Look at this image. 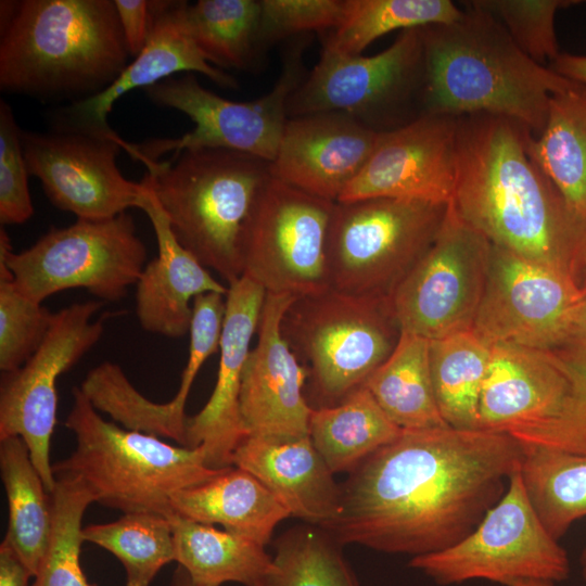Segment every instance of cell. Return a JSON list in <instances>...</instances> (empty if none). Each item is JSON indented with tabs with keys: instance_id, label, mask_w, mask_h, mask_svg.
I'll return each mask as SVG.
<instances>
[{
	"instance_id": "1",
	"label": "cell",
	"mask_w": 586,
	"mask_h": 586,
	"mask_svg": "<svg viewBox=\"0 0 586 586\" xmlns=\"http://www.w3.org/2000/svg\"><path fill=\"white\" fill-rule=\"evenodd\" d=\"M522 444L507 433L451 426L404 431L348 473L336 518L341 544L411 558L466 537L505 494Z\"/></svg>"
},
{
	"instance_id": "2",
	"label": "cell",
	"mask_w": 586,
	"mask_h": 586,
	"mask_svg": "<svg viewBox=\"0 0 586 586\" xmlns=\"http://www.w3.org/2000/svg\"><path fill=\"white\" fill-rule=\"evenodd\" d=\"M528 133L505 117L459 116L450 203L491 244L565 270L577 280L586 224L528 155Z\"/></svg>"
},
{
	"instance_id": "3",
	"label": "cell",
	"mask_w": 586,
	"mask_h": 586,
	"mask_svg": "<svg viewBox=\"0 0 586 586\" xmlns=\"http://www.w3.org/2000/svg\"><path fill=\"white\" fill-rule=\"evenodd\" d=\"M466 3L457 20L420 28L422 114L494 115L538 136L551 95L581 85L528 58L495 16Z\"/></svg>"
},
{
	"instance_id": "4",
	"label": "cell",
	"mask_w": 586,
	"mask_h": 586,
	"mask_svg": "<svg viewBox=\"0 0 586 586\" xmlns=\"http://www.w3.org/2000/svg\"><path fill=\"white\" fill-rule=\"evenodd\" d=\"M0 88L40 99L92 97L128 65L114 0L1 1Z\"/></svg>"
},
{
	"instance_id": "5",
	"label": "cell",
	"mask_w": 586,
	"mask_h": 586,
	"mask_svg": "<svg viewBox=\"0 0 586 586\" xmlns=\"http://www.w3.org/2000/svg\"><path fill=\"white\" fill-rule=\"evenodd\" d=\"M142 179L178 242L228 285L243 276V241L270 163L227 149L183 150L166 161L143 160Z\"/></svg>"
},
{
	"instance_id": "6",
	"label": "cell",
	"mask_w": 586,
	"mask_h": 586,
	"mask_svg": "<svg viewBox=\"0 0 586 586\" xmlns=\"http://www.w3.org/2000/svg\"><path fill=\"white\" fill-rule=\"evenodd\" d=\"M64 425L76 437L69 457L52 464L54 475L79 477L94 502L124 513H174L177 492L212 480L226 468L212 469L201 447L174 446L160 437L104 420L79 386Z\"/></svg>"
},
{
	"instance_id": "7",
	"label": "cell",
	"mask_w": 586,
	"mask_h": 586,
	"mask_svg": "<svg viewBox=\"0 0 586 586\" xmlns=\"http://www.w3.org/2000/svg\"><path fill=\"white\" fill-rule=\"evenodd\" d=\"M280 330L306 370L304 393L311 409L335 406L364 386L402 333L390 298L332 289L295 297Z\"/></svg>"
},
{
	"instance_id": "8",
	"label": "cell",
	"mask_w": 586,
	"mask_h": 586,
	"mask_svg": "<svg viewBox=\"0 0 586 586\" xmlns=\"http://www.w3.org/2000/svg\"><path fill=\"white\" fill-rule=\"evenodd\" d=\"M447 205L393 198L335 202L324 247L329 289L390 298L434 241Z\"/></svg>"
},
{
	"instance_id": "9",
	"label": "cell",
	"mask_w": 586,
	"mask_h": 586,
	"mask_svg": "<svg viewBox=\"0 0 586 586\" xmlns=\"http://www.w3.org/2000/svg\"><path fill=\"white\" fill-rule=\"evenodd\" d=\"M146 247L132 217L77 219L49 230L30 247L15 253L5 230L0 231V262L17 288L42 303L68 289L82 288L105 302H118L137 283L146 262Z\"/></svg>"
},
{
	"instance_id": "10",
	"label": "cell",
	"mask_w": 586,
	"mask_h": 586,
	"mask_svg": "<svg viewBox=\"0 0 586 586\" xmlns=\"http://www.w3.org/2000/svg\"><path fill=\"white\" fill-rule=\"evenodd\" d=\"M305 46L304 40H298L289 50L276 85L251 101L219 97L201 86L192 73L148 87L151 101L182 112L194 123V128L179 138L131 143L130 156L139 162L160 161L166 153L175 155L183 150L227 149L271 163L289 119V100L306 76Z\"/></svg>"
},
{
	"instance_id": "11",
	"label": "cell",
	"mask_w": 586,
	"mask_h": 586,
	"mask_svg": "<svg viewBox=\"0 0 586 586\" xmlns=\"http://www.w3.org/2000/svg\"><path fill=\"white\" fill-rule=\"evenodd\" d=\"M408 565L440 585L485 579L507 585L518 579L553 583L570 575V561L536 514L515 471L502 497L455 545L410 559Z\"/></svg>"
},
{
	"instance_id": "12",
	"label": "cell",
	"mask_w": 586,
	"mask_h": 586,
	"mask_svg": "<svg viewBox=\"0 0 586 586\" xmlns=\"http://www.w3.org/2000/svg\"><path fill=\"white\" fill-rule=\"evenodd\" d=\"M424 50L420 28L399 33L383 51L365 56L323 50L288 103L290 117L336 112L377 131L408 123L403 113L415 100L422 106Z\"/></svg>"
},
{
	"instance_id": "13",
	"label": "cell",
	"mask_w": 586,
	"mask_h": 586,
	"mask_svg": "<svg viewBox=\"0 0 586 586\" xmlns=\"http://www.w3.org/2000/svg\"><path fill=\"white\" fill-rule=\"evenodd\" d=\"M489 247L449 202L434 241L390 297L400 331L433 341L471 329Z\"/></svg>"
},
{
	"instance_id": "14",
	"label": "cell",
	"mask_w": 586,
	"mask_h": 586,
	"mask_svg": "<svg viewBox=\"0 0 586 586\" xmlns=\"http://www.w3.org/2000/svg\"><path fill=\"white\" fill-rule=\"evenodd\" d=\"M334 203L271 178L246 228L243 276L271 294L298 297L329 289L324 247Z\"/></svg>"
},
{
	"instance_id": "15",
	"label": "cell",
	"mask_w": 586,
	"mask_h": 586,
	"mask_svg": "<svg viewBox=\"0 0 586 586\" xmlns=\"http://www.w3.org/2000/svg\"><path fill=\"white\" fill-rule=\"evenodd\" d=\"M102 303H74L54 313L51 328L37 352L18 369L2 372L0 440L20 436L51 495L55 475L50 463L56 424L58 378L76 365L102 337L110 314L92 320Z\"/></svg>"
},
{
	"instance_id": "16",
	"label": "cell",
	"mask_w": 586,
	"mask_h": 586,
	"mask_svg": "<svg viewBox=\"0 0 586 586\" xmlns=\"http://www.w3.org/2000/svg\"><path fill=\"white\" fill-rule=\"evenodd\" d=\"M579 297L572 273L491 244L472 329L491 345L553 351L569 334Z\"/></svg>"
},
{
	"instance_id": "17",
	"label": "cell",
	"mask_w": 586,
	"mask_h": 586,
	"mask_svg": "<svg viewBox=\"0 0 586 586\" xmlns=\"http://www.w3.org/2000/svg\"><path fill=\"white\" fill-rule=\"evenodd\" d=\"M29 175L37 177L50 202L77 219L113 218L141 206L149 193L141 180L126 179L116 157L129 142L86 131H21Z\"/></svg>"
},
{
	"instance_id": "18",
	"label": "cell",
	"mask_w": 586,
	"mask_h": 586,
	"mask_svg": "<svg viewBox=\"0 0 586 586\" xmlns=\"http://www.w3.org/2000/svg\"><path fill=\"white\" fill-rule=\"evenodd\" d=\"M458 117L422 114L384 131L337 202L372 198L447 205L454 194Z\"/></svg>"
},
{
	"instance_id": "19",
	"label": "cell",
	"mask_w": 586,
	"mask_h": 586,
	"mask_svg": "<svg viewBox=\"0 0 586 586\" xmlns=\"http://www.w3.org/2000/svg\"><path fill=\"white\" fill-rule=\"evenodd\" d=\"M295 297L267 293L257 324V343L244 364L240 410L250 437L288 443L308 435L311 408L305 397L307 373L282 337V317Z\"/></svg>"
},
{
	"instance_id": "20",
	"label": "cell",
	"mask_w": 586,
	"mask_h": 586,
	"mask_svg": "<svg viewBox=\"0 0 586 586\" xmlns=\"http://www.w3.org/2000/svg\"><path fill=\"white\" fill-rule=\"evenodd\" d=\"M226 295L206 293L192 303L187 365L175 396L166 403H155L143 396L123 369L112 361L92 368L80 390L98 410L111 416L125 429L169 438L184 446L186 404L192 384L207 358L219 348L226 313Z\"/></svg>"
},
{
	"instance_id": "21",
	"label": "cell",
	"mask_w": 586,
	"mask_h": 586,
	"mask_svg": "<svg viewBox=\"0 0 586 586\" xmlns=\"http://www.w3.org/2000/svg\"><path fill=\"white\" fill-rule=\"evenodd\" d=\"M266 294L244 276L228 285L216 383L204 407L188 417L183 446L201 447L212 469L232 467L235 449L249 436L240 410L241 381Z\"/></svg>"
},
{
	"instance_id": "22",
	"label": "cell",
	"mask_w": 586,
	"mask_h": 586,
	"mask_svg": "<svg viewBox=\"0 0 586 586\" xmlns=\"http://www.w3.org/2000/svg\"><path fill=\"white\" fill-rule=\"evenodd\" d=\"M381 135L343 113L290 117L270 163L271 177L310 195L337 202L366 165Z\"/></svg>"
},
{
	"instance_id": "23",
	"label": "cell",
	"mask_w": 586,
	"mask_h": 586,
	"mask_svg": "<svg viewBox=\"0 0 586 586\" xmlns=\"http://www.w3.org/2000/svg\"><path fill=\"white\" fill-rule=\"evenodd\" d=\"M184 3L157 1L153 26L142 51L103 91L67 106L59 129L118 138L107 123L113 104L132 89H146L180 72L200 73L220 87L238 88L237 79L208 63L193 41L184 21Z\"/></svg>"
},
{
	"instance_id": "24",
	"label": "cell",
	"mask_w": 586,
	"mask_h": 586,
	"mask_svg": "<svg viewBox=\"0 0 586 586\" xmlns=\"http://www.w3.org/2000/svg\"><path fill=\"white\" fill-rule=\"evenodd\" d=\"M562 361L551 351L492 345L479 399V430L507 433L556 416L568 392Z\"/></svg>"
},
{
	"instance_id": "25",
	"label": "cell",
	"mask_w": 586,
	"mask_h": 586,
	"mask_svg": "<svg viewBox=\"0 0 586 586\" xmlns=\"http://www.w3.org/2000/svg\"><path fill=\"white\" fill-rule=\"evenodd\" d=\"M148 189L141 209L153 226L158 254L145 265L135 284L136 314L145 331L178 339L189 333L193 300L206 293L227 295L228 288L178 242L158 201Z\"/></svg>"
},
{
	"instance_id": "26",
	"label": "cell",
	"mask_w": 586,
	"mask_h": 586,
	"mask_svg": "<svg viewBox=\"0 0 586 586\" xmlns=\"http://www.w3.org/2000/svg\"><path fill=\"white\" fill-rule=\"evenodd\" d=\"M233 466L257 477L304 523L327 527L339 513L341 486L309 436L288 443L247 436L234 451Z\"/></svg>"
},
{
	"instance_id": "27",
	"label": "cell",
	"mask_w": 586,
	"mask_h": 586,
	"mask_svg": "<svg viewBox=\"0 0 586 586\" xmlns=\"http://www.w3.org/2000/svg\"><path fill=\"white\" fill-rule=\"evenodd\" d=\"M175 513L214 525L266 546L275 527L291 517L280 499L252 473L228 467L202 484L181 489L170 498Z\"/></svg>"
},
{
	"instance_id": "28",
	"label": "cell",
	"mask_w": 586,
	"mask_h": 586,
	"mask_svg": "<svg viewBox=\"0 0 586 586\" xmlns=\"http://www.w3.org/2000/svg\"><path fill=\"white\" fill-rule=\"evenodd\" d=\"M531 158L586 224V87L551 95L544 130L527 135Z\"/></svg>"
},
{
	"instance_id": "29",
	"label": "cell",
	"mask_w": 586,
	"mask_h": 586,
	"mask_svg": "<svg viewBox=\"0 0 586 586\" xmlns=\"http://www.w3.org/2000/svg\"><path fill=\"white\" fill-rule=\"evenodd\" d=\"M175 561L199 586L239 583L257 586L272 568L265 546L245 536L182 518L169 517Z\"/></svg>"
},
{
	"instance_id": "30",
	"label": "cell",
	"mask_w": 586,
	"mask_h": 586,
	"mask_svg": "<svg viewBox=\"0 0 586 586\" xmlns=\"http://www.w3.org/2000/svg\"><path fill=\"white\" fill-rule=\"evenodd\" d=\"M430 341L406 332L364 386L402 430L449 426L435 399L430 370Z\"/></svg>"
},
{
	"instance_id": "31",
	"label": "cell",
	"mask_w": 586,
	"mask_h": 586,
	"mask_svg": "<svg viewBox=\"0 0 586 586\" xmlns=\"http://www.w3.org/2000/svg\"><path fill=\"white\" fill-rule=\"evenodd\" d=\"M403 430L361 386L335 406L311 409L309 438L333 473L354 470Z\"/></svg>"
},
{
	"instance_id": "32",
	"label": "cell",
	"mask_w": 586,
	"mask_h": 586,
	"mask_svg": "<svg viewBox=\"0 0 586 586\" xmlns=\"http://www.w3.org/2000/svg\"><path fill=\"white\" fill-rule=\"evenodd\" d=\"M0 471L9 506L3 538L35 577L46 558L52 534V497L20 436L0 440Z\"/></svg>"
},
{
	"instance_id": "33",
	"label": "cell",
	"mask_w": 586,
	"mask_h": 586,
	"mask_svg": "<svg viewBox=\"0 0 586 586\" xmlns=\"http://www.w3.org/2000/svg\"><path fill=\"white\" fill-rule=\"evenodd\" d=\"M521 444L519 473L524 491L545 528L559 540L586 517V455Z\"/></svg>"
},
{
	"instance_id": "34",
	"label": "cell",
	"mask_w": 586,
	"mask_h": 586,
	"mask_svg": "<svg viewBox=\"0 0 586 586\" xmlns=\"http://www.w3.org/2000/svg\"><path fill=\"white\" fill-rule=\"evenodd\" d=\"M491 351L472 328L430 341L435 399L449 426L479 430V399Z\"/></svg>"
},
{
	"instance_id": "35",
	"label": "cell",
	"mask_w": 586,
	"mask_h": 586,
	"mask_svg": "<svg viewBox=\"0 0 586 586\" xmlns=\"http://www.w3.org/2000/svg\"><path fill=\"white\" fill-rule=\"evenodd\" d=\"M183 14L193 41L217 68L249 69L263 48L260 0L186 2Z\"/></svg>"
},
{
	"instance_id": "36",
	"label": "cell",
	"mask_w": 586,
	"mask_h": 586,
	"mask_svg": "<svg viewBox=\"0 0 586 586\" xmlns=\"http://www.w3.org/2000/svg\"><path fill=\"white\" fill-rule=\"evenodd\" d=\"M462 13L450 0H346L341 24L323 40V50L357 55L394 31L447 24Z\"/></svg>"
},
{
	"instance_id": "37",
	"label": "cell",
	"mask_w": 586,
	"mask_h": 586,
	"mask_svg": "<svg viewBox=\"0 0 586 586\" xmlns=\"http://www.w3.org/2000/svg\"><path fill=\"white\" fill-rule=\"evenodd\" d=\"M81 535L84 542L107 550L119 560L126 586H149L164 565L175 561L171 523L160 513H124L116 521L82 527Z\"/></svg>"
},
{
	"instance_id": "38",
	"label": "cell",
	"mask_w": 586,
	"mask_h": 586,
	"mask_svg": "<svg viewBox=\"0 0 586 586\" xmlns=\"http://www.w3.org/2000/svg\"><path fill=\"white\" fill-rule=\"evenodd\" d=\"M342 546L324 527L293 526L275 540L272 568L257 586H359Z\"/></svg>"
},
{
	"instance_id": "39",
	"label": "cell",
	"mask_w": 586,
	"mask_h": 586,
	"mask_svg": "<svg viewBox=\"0 0 586 586\" xmlns=\"http://www.w3.org/2000/svg\"><path fill=\"white\" fill-rule=\"evenodd\" d=\"M551 352L564 366L568 392L553 418L514 437L523 444L586 455V277L581 283V297L569 334Z\"/></svg>"
},
{
	"instance_id": "40",
	"label": "cell",
	"mask_w": 586,
	"mask_h": 586,
	"mask_svg": "<svg viewBox=\"0 0 586 586\" xmlns=\"http://www.w3.org/2000/svg\"><path fill=\"white\" fill-rule=\"evenodd\" d=\"M52 534L43 563L30 586H93L81 568L82 517L94 497L77 476L55 475Z\"/></svg>"
},
{
	"instance_id": "41",
	"label": "cell",
	"mask_w": 586,
	"mask_h": 586,
	"mask_svg": "<svg viewBox=\"0 0 586 586\" xmlns=\"http://www.w3.org/2000/svg\"><path fill=\"white\" fill-rule=\"evenodd\" d=\"M54 313L28 297L0 262V370L22 367L44 341Z\"/></svg>"
},
{
	"instance_id": "42",
	"label": "cell",
	"mask_w": 586,
	"mask_h": 586,
	"mask_svg": "<svg viewBox=\"0 0 586 586\" xmlns=\"http://www.w3.org/2000/svg\"><path fill=\"white\" fill-rule=\"evenodd\" d=\"M473 4L495 16L515 44L532 60L543 64L559 54L555 20L557 11L583 1L575 0H473Z\"/></svg>"
},
{
	"instance_id": "43",
	"label": "cell",
	"mask_w": 586,
	"mask_h": 586,
	"mask_svg": "<svg viewBox=\"0 0 586 586\" xmlns=\"http://www.w3.org/2000/svg\"><path fill=\"white\" fill-rule=\"evenodd\" d=\"M21 131L12 109L0 101V221L20 225L34 214L28 189V169L23 154Z\"/></svg>"
},
{
	"instance_id": "44",
	"label": "cell",
	"mask_w": 586,
	"mask_h": 586,
	"mask_svg": "<svg viewBox=\"0 0 586 586\" xmlns=\"http://www.w3.org/2000/svg\"><path fill=\"white\" fill-rule=\"evenodd\" d=\"M263 47L297 34L336 28L346 11V0H260Z\"/></svg>"
},
{
	"instance_id": "45",
	"label": "cell",
	"mask_w": 586,
	"mask_h": 586,
	"mask_svg": "<svg viewBox=\"0 0 586 586\" xmlns=\"http://www.w3.org/2000/svg\"><path fill=\"white\" fill-rule=\"evenodd\" d=\"M130 55L144 48L156 14L157 1L114 0Z\"/></svg>"
},
{
	"instance_id": "46",
	"label": "cell",
	"mask_w": 586,
	"mask_h": 586,
	"mask_svg": "<svg viewBox=\"0 0 586 586\" xmlns=\"http://www.w3.org/2000/svg\"><path fill=\"white\" fill-rule=\"evenodd\" d=\"M33 577L15 550L4 540L0 544V586H28Z\"/></svg>"
},
{
	"instance_id": "47",
	"label": "cell",
	"mask_w": 586,
	"mask_h": 586,
	"mask_svg": "<svg viewBox=\"0 0 586 586\" xmlns=\"http://www.w3.org/2000/svg\"><path fill=\"white\" fill-rule=\"evenodd\" d=\"M549 67L566 79L586 87V55L560 53Z\"/></svg>"
},
{
	"instance_id": "48",
	"label": "cell",
	"mask_w": 586,
	"mask_h": 586,
	"mask_svg": "<svg viewBox=\"0 0 586 586\" xmlns=\"http://www.w3.org/2000/svg\"><path fill=\"white\" fill-rule=\"evenodd\" d=\"M170 586H199L192 582L187 571L178 565V568L175 570Z\"/></svg>"
},
{
	"instance_id": "49",
	"label": "cell",
	"mask_w": 586,
	"mask_h": 586,
	"mask_svg": "<svg viewBox=\"0 0 586 586\" xmlns=\"http://www.w3.org/2000/svg\"><path fill=\"white\" fill-rule=\"evenodd\" d=\"M556 583L544 579H518L506 586H555Z\"/></svg>"
},
{
	"instance_id": "50",
	"label": "cell",
	"mask_w": 586,
	"mask_h": 586,
	"mask_svg": "<svg viewBox=\"0 0 586 586\" xmlns=\"http://www.w3.org/2000/svg\"><path fill=\"white\" fill-rule=\"evenodd\" d=\"M586 277V252L583 256V259L581 262V265L578 267V270H577V281L581 285L582 281L585 279Z\"/></svg>"
},
{
	"instance_id": "51",
	"label": "cell",
	"mask_w": 586,
	"mask_h": 586,
	"mask_svg": "<svg viewBox=\"0 0 586 586\" xmlns=\"http://www.w3.org/2000/svg\"><path fill=\"white\" fill-rule=\"evenodd\" d=\"M579 564H581V572L583 579L586 584V547L583 549L581 557H579Z\"/></svg>"
}]
</instances>
